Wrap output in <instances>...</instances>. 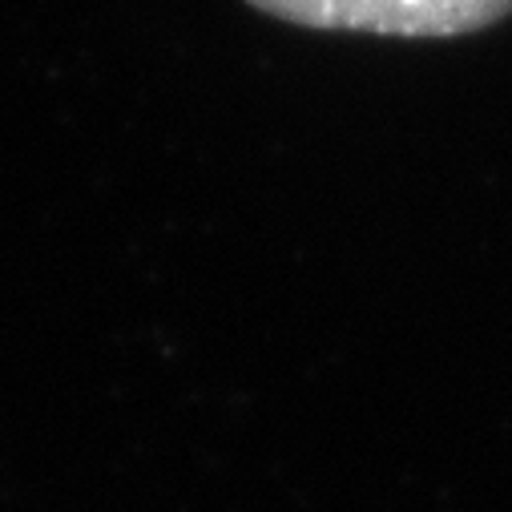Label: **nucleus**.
Masks as SVG:
<instances>
[{"mask_svg":"<svg viewBox=\"0 0 512 512\" xmlns=\"http://www.w3.org/2000/svg\"><path fill=\"white\" fill-rule=\"evenodd\" d=\"M263 17L371 37H464L512 13V0H246Z\"/></svg>","mask_w":512,"mask_h":512,"instance_id":"1","label":"nucleus"}]
</instances>
